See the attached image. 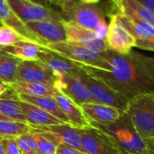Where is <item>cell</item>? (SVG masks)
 <instances>
[{
  "label": "cell",
  "mask_w": 154,
  "mask_h": 154,
  "mask_svg": "<svg viewBox=\"0 0 154 154\" xmlns=\"http://www.w3.org/2000/svg\"><path fill=\"white\" fill-rule=\"evenodd\" d=\"M80 67L128 100L154 93V60L135 51L119 54L108 50L92 66Z\"/></svg>",
  "instance_id": "1"
},
{
  "label": "cell",
  "mask_w": 154,
  "mask_h": 154,
  "mask_svg": "<svg viewBox=\"0 0 154 154\" xmlns=\"http://www.w3.org/2000/svg\"><path fill=\"white\" fill-rule=\"evenodd\" d=\"M89 124L105 133L121 154H141L146 149H152L147 147L146 143L137 134L125 112L114 122L108 124Z\"/></svg>",
  "instance_id": "2"
},
{
  "label": "cell",
  "mask_w": 154,
  "mask_h": 154,
  "mask_svg": "<svg viewBox=\"0 0 154 154\" xmlns=\"http://www.w3.org/2000/svg\"><path fill=\"white\" fill-rule=\"evenodd\" d=\"M64 21H70L87 30L93 32L98 39H105L108 23L104 11L95 4L71 1L64 4L60 12Z\"/></svg>",
  "instance_id": "3"
},
{
  "label": "cell",
  "mask_w": 154,
  "mask_h": 154,
  "mask_svg": "<svg viewBox=\"0 0 154 154\" xmlns=\"http://www.w3.org/2000/svg\"><path fill=\"white\" fill-rule=\"evenodd\" d=\"M125 113L147 147L154 149V93L140 94L131 98Z\"/></svg>",
  "instance_id": "4"
},
{
  "label": "cell",
  "mask_w": 154,
  "mask_h": 154,
  "mask_svg": "<svg viewBox=\"0 0 154 154\" xmlns=\"http://www.w3.org/2000/svg\"><path fill=\"white\" fill-rule=\"evenodd\" d=\"M76 77L87 87L96 103L113 106L122 112H125L129 101L128 99L111 89L101 80L87 73L82 69V68Z\"/></svg>",
  "instance_id": "5"
},
{
  "label": "cell",
  "mask_w": 154,
  "mask_h": 154,
  "mask_svg": "<svg viewBox=\"0 0 154 154\" xmlns=\"http://www.w3.org/2000/svg\"><path fill=\"white\" fill-rule=\"evenodd\" d=\"M7 2L24 23L42 21H64L60 12L30 0H7Z\"/></svg>",
  "instance_id": "6"
},
{
  "label": "cell",
  "mask_w": 154,
  "mask_h": 154,
  "mask_svg": "<svg viewBox=\"0 0 154 154\" xmlns=\"http://www.w3.org/2000/svg\"><path fill=\"white\" fill-rule=\"evenodd\" d=\"M58 79V75L39 60H21L17 68L15 81L43 83L55 87Z\"/></svg>",
  "instance_id": "7"
},
{
  "label": "cell",
  "mask_w": 154,
  "mask_h": 154,
  "mask_svg": "<svg viewBox=\"0 0 154 154\" xmlns=\"http://www.w3.org/2000/svg\"><path fill=\"white\" fill-rule=\"evenodd\" d=\"M81 146L86 154H121L112 140L99 129L89 125L80 129Z\"/></svg>",
  "instance_id": "8"
},
{
  "label": "cell",
  "mask_w": 154,
  "mask_h": 154,
  "mask_svg": "<svg viewBox=\"0 0 154 154\" xmlns=\"http://www.w3.org/2000/svg\"><path fill=\"white\" fill-rule=\"evenodd\" d=\"M44 48L71 61L85 66H92L95 64L99 60L102 53L90 51L85 47L68 41L56 43H48Z\"/></svg>",
  "instance_id": "9"
},
{
  "label": "cell",
  "mask_w": 154,
  "mask_h": 154,
  "mask_svg": "<svg viewBox=\"0 0 154 154\" xmlns=\"http://www.w3.org/2000/svg\"><path fill=\"white\" fill-rule=\"evenodd\" d=\"M67 41L79 44L96 52H105L108 51L105 39H98L96 34L70 21H63Z\"/></svg>",
  "instance_id": "10"
},
{
  "label": "cell",
  "mask_w": 154,
  "mask_h": 154,
  "mask_svg": "<svg viewBox=\"0 0 154 154\" xmlns=\"http://www.w3.org/2000/svg\"><path fill=\"white\" fill-rule=\"evenodd\" d=\"M134 40L135 38L120 24L116 15L112 14L106 36L108 50L119 54H127L134 47Z\"/></svg>",
  "instance_id": "11"
},
{
  "label": "cell",
  "mask_w": 154,
  "mask_h": 154,
  "mask_svg": "<svg viewBox=\"0 0 154 154\" xmlns=\"http://www.w3.org/2000/svg\"><path fill=\"white\" fill-rule=\"evenodd\" d=\"M26 27L45 44L67 41L63 21H42L25 23Z\"/></svg>",
  "instance_id": "12"
},
{
  "label": "cell",
  "mask_w": 154,
  "mask_h": 154,
  "mask_svg": "<svg viewBox=\"0 0 154 154\" xmlns=\"http://www.w3.org/2000/svg\"><path fill=\"white\" fill-rule=\"evenodd\" d=\"M55 88L79 106L95 102L89 90L76 76L60 75Z\"/></svg>",
  "instance_id": "13"
},
{
  "label": "cell",
  "mask_w": 154,
  "mask_h": 154,
  "mask_svg": "<svg viewBox=\"0 0 154 154\" xmlns=\"http://www.w3.org/2000/svg\"><path fill=\"white\" fill-rule=\"evenodd\" d=\"M51 69L56 75H71L76 76L80 70V64L71 61L53 51L43 48L39 54L38 60Z\"/></svg>",
  "instance_id": "14"
},
{
  "label": "cell",
  "mask_w": 154,
  "mask_h": 154,
  "mask_svg": "<svg viewBox=\"0 0 154 154\" xmlns=\"http://www.w3.org/2000/svg\"><path fill=\"white\" fill-rule=\"evenodd\" d=\"M0 23L3 25L14 29L26 40L45 47L46 44L41 39L36 37L32 32H31L26 27L25 23L15 14V13L9 5L7 0H0Z\"/></svg>",
  "instance_id": "15"
},
{
  "label": "cell",
  "mask_w": 154,
  "mask_h": 154,
  "mask_svg": "<svg viewBox=\"0 0 154 154\" xmlns=\"http://www.w3.org/2000/svg\"><path fill=\"white\" fill-rule=\"evenodd\" d=\"M81 110L89 123L108 124L116 120L124 112L106 105L89 102L80 105Z\"/></svg>",
  "instance_id": "16"
},
{
  "label": "cell",
  "mask_w": 154,
  "mask_h": 154,
  "mask_svg": "<svg viewBox=\"0 0 154 154\" xmlns=\"http://www.w3.org/2000/svg\"><path fill=\"white\" fill-rule=\"evenodd\" d=\"M14 97L17 100L18 105L24 116L25 122L31 126H50L64 124L60 119L51 116V114L42 110L41 108L22 101L17 98L16 93L14 91Z\"/></svg>",
  "instance_id": "17"
},
{
  "label": "cell",
  "mask_w": 154,
  "mask_h": 154,
  "mask_svg": "<svg viewBox=\"0 0 154 154\" xmlns=\"http://www.w3.org/2000/svg\"><path fill=\"white\" fill-rule=\"evenodd\" d=\"M52 97L56 100L59 107L73 127L83 129L90 125L89 122L85 117L80 106L75 104L71 99H69L59 90L54 94Z\"/></svg>",
  "instance_id": "18"
},
{
  "label": "cell",
  "mask_w": 154,
  "mask_h": 154,
  "mask_svg": "<svg viewBox=\"0 0 154 154\" xmlns=\"http://www.w3.org/2000/svg\"><path fill=\"white\" fill-rule=\"evenodd\" d=\"M41 130L49 132L54 134L61 143L67 144L77 150L83 152L81 146V134L80 129L73 127L69 124H61L58 125L50 126H33Z\"/></svg>",
  "instance_id": "19"
},
{
  "label": "cell",
  "mask_w": 154,
  "mask_h": 154,
  "mask_svg": "<svg viewBox=\"0 0 154 154\" xmlns=\"http://www.w3.org/2000/svg\"><path fill=\"white\" fill-rule=\"evenodd\" d=\"M120 24L134 38H154V25L119 11L115 14Z\"/></svg>",
  "instance_id": "20"
},
{
  "label": "cell",
  "mask_w": 154,
  "mask_h": 154,
  "mask_svg": "<svg viewBox=\"0 0 154 154\" xmlns=\"http://www.w3.org/2000/svg\"><path fill=\"white\" fill-rule=\"evenodd\" d=\"M16 97L20 100L27 102L29 104H32V105L41 108L42 110L51 114V116L60 119L64 124L70 125L69 121L65 116V115L62 113V111L59 107L56 100L52 97H33V96H28V95L18 94V93H16Z\"/></svg>",
  "instance_id": "21"
},
{
  "label": "cell",
  "mask_w": 154,
  "mask_h": 154,
  "mask_svg": "<svg viewBox=\"0 0 154 154\" xmlns=\"http://www.w3.org/2000/svg\"><path fill=\"white\" fill-rule=\"evenodd\" d=\"M43 48L44 47L35 42L23 40L16 42L12 46L0 48V50L7 54H10L19 59L20 60L29 61V60H37L39 54Z\"/></svg>",
  "instance_id": "22"
},
{
  "label": "cell",
  "mask_w": 154,
  "mask_h": 154,
  "mask_svg": "<svg viewBox=\"0 0 154 154\" xmlns=\"http://www.w3.org/2000/svg\"><path fill=\"white\" fill-rule=\"evenodd\" d=\"M8 86L18 94H24L33 97H53L58 91L55 87L43 83L15 81Z\"/></svg>",
  "instance_id": "23"
},
{
  "label": "cell",
  "mask_w": 154,
  "mask_h": 154,
  "mask_svg": "<svg viewBox=\"0 0 154 154\" xmlns=\"http://www.w3.org/2000/svg\"><path fill=\"white\" fill-rule=\"evenodd\" d=\"M0 115L10 121L26 123L18 102L14 97V90L10 88L0 97Z\"/></svg>",
  "instance_id": "24"
},
{
  "label": "cell",
  "mask_w": 154,
  "mask_h": 154,
  "mask_svg": "<svg viewBox=\"0 0 154 154\" xmlns=\"http://www.w3.org/2000/svg\"><path fill=\"white\" fill-rule=\"evenodd\" d=\"M118 11L154 25V12L145 8L136 0H121Z\"/></svg>",
  "instance_id": "25"
},
{
  "label": "cell",
  "mask_w": 154,
  "mask_h": 154,
  "mask_svg": "<svg viewBox=\"0 0 154 154\" xmlns=\"http://www.w3.org/2000/svg\"><path fill=\"white\" fill-rule=\"evenodd\" d=\"M20 60L0 50V81L6 85L15 82Z\"/></svg>",
  "instance_id": "26"
},
{
  "label": "cell",
  "mask_w": 154,
  "mask_h": 154,
  "mask_svg": "<svg viewBox=\"0 0 154 154\" xmlns=\"http://www.w3.org/2000/svg\"><path fill=\"white\" fill-rule=\"evenodd\" d=\"M31 126L27 123L17 121L0 120V138L17 137L29 133Z\"/></svg>",
  "instance_id": "27"
},
{
  "label": "cell",
  "mask_w": 154,
  "mask_h": 154,
  "mask_svg": "<svg viewBox=\"0 0 154 154\" xmlns=\"http://www.w3.org/2000/svg\"><path fill=\"white\" fill-rule=\"evenodd\" d=\"M23 40L26 39L14 29L3 24L0 26V48L12 46L16 42Z\"/></svg>",
  "instance_id": "28"
},
{
  "label": "cell",
  "mask_w": 154,
  "mask_h": 154,
  "mask_svg": "<svg viewBox=\"0 0 154 154\" xmlns=\"http://www.w3.org/2000/svg\"><path fill=\"white\" fill-rule=\"evenodd\" d=\"M15 140L23 154L37 153L36 140L31 132L15 137Z\"/></svg>",
  "instance_id": "29"
},
{
  "label": "cell",
  "mask_w": 154,
  "mask_h": 154,
  "mask_svg": "<svg viewBox=\"0 0 154 154\" xmlns=\"http://www.w3.org/2000/svg\"><path fill=\"white\" fill-rule=\"evenodd\" d=\"M30 132L34 135L35 140H36V144H37V154H55L57 146L54 143L50 141L48 138L44 137L41 134L30 130Z\"/></svg>",
  "instance_id": "30"
},
{
  "label": "cell",
  "mask_w": 154,
  "mask_h": 154,
  "mask_svg": "<svg viewBox=\"0 0 154 154\" xmlns=\"http://www.w3.org/2000/svg\"><path fill=\"white\" fill-rule=\"evenodd\" d=\"M0 140L5 154H23L16 143L15 137H3Z\"/></svg>",
  "instance_id": "31"
},
{
  "label": "cell",
  "mask_w": 154,
  "mask_h": 154,
  "mask_svg": "<svg viewBox=\"0 0 154 154\" xmlns=\"http://www.w3.org/2000/svg\"><path fill=\"white\" fill-rule=\"evenodd\" d=\"M134 47L145 51H154V38H135Z\"/></svg>",
  "instance_id": "32"
},
{
  "label": "cell",
  "mask_w": 154,
  "mask_h": 154,
  "mask_svg": "<svg viewBox=\"0 0 154 154\" xmlns=\"http://www.w3.org/2000/svg\"><path fill=\"white\" fill-rule=\"evenodd\" d=\"M55 154H86L85 152L77 150L73 147H70L67 144L64 143H60L57 146L56 153Z\"/></svg>",
  "instance_id": "33"
},
{
  "label": "cell",
  "mask_w": 154,
  "mask_h": 154,
  "mask_svg": "<svg viewBox=\"0 0 154 154\" xmlns=\"http://www.w3.org/2000/svg\"><path fill=\"white\" fill-rule=\"evenodd\" d=\"M136 1L145 8L154 12V0H136Z\"/></svg>",
  "instance_id": "34"
},
{
  "label": "cell",
  "mask_w": 154,
  "mask_h": 154,
  "mask_svg": "<svg viewBox=\"0 0 154 154\" xmlns=\"http://www.w3.org/2000/svg\"><path fill=\"white\" fill-rule=\"evenodd\" d=\"M30 1L39 4L41 5H43V6H47V7H50V5H51V0H30Z\"/></svg>",
  "instance_id": "35"
},
{
  "label": "cell",
  "mask_w": 154,
  "mask_h": 154,
  "mask_svg": "<svg viewBox=\"0 0 154 154\" xmlns=\"http://www.w3.org/2000/svg\"><path fill=\"white\" fill-rule=\"evenodd\" d=\"M71 1H74V0H51V4H55L59 5L60 7H61L64 4L71 2Z\"/></svg>",
  "instance_id": "36"
},
{
  "label": "cell",
  "mask_w": 154,
  "mask_h": 154,
  "mask_svg": "<svg viewBox=\"0 0 154 154\" xmlns=\"http://www.w3.org/2000/svg\"><path fill=\"white\" fill-rule=\"evenodd\" d=\"M8 88H9V86H8V85H6V84L3 83L2 81H0V97H1Z\"/></svg>",
  "instance_id": "37"
},
{
  "label": "cell",
  "mask_w": 154,
  "mask_h": 154,
  "mask_svg": "<svg viewBox=\"0 0 154 154\" xmlns=\"http://www.w3.org/2000/svg\"><path fill=\"white\" fill-rule=\"evenodd\" d=\"M83 3H86V4H97L98 3L100 0H79Z\"/></svg>",
  "instance_id": "38"
},
{
  "label": "cell",
  "mask_w": 154,
  "mask_h": 154,
  "mask_svg": "<svg viewBox=\"0 0 154 154\" xmlns=\"http://www.w3.org/2000/svg\"><path fill=\"white\" fill-rule=\"evenodd\" d=\"M113 3H114V5L117 7V9L119 8V6H120V3H121V0H111Z\"/></svg>",
  "instance_id": "39"
},
{
  "label": "cell",
  "mask_w": 154,
  "mask_h": 154,
  "mask_svg": "<svg viewBox=\"0 0 154 154\" xmlns=\"http://www.w3.org/2000/svg\"><path fill=\"white\" fill-rule=\"evenodd\" d=\"M0 154H5V151H4V149H3L2 143H1V140H0Z\"/></svg>",
  "instance_id": "40"
},
{
  "label": "cell",
  "mask_w": 154,
  "mask_h": 154,
  "mask_svg": "<svg viewBox=\"0 0 154 154\" xmlns=\"http://www.w3.org/2000/svg\"><path fill=\"white\" fill-rule=\"evenodd\" d=\"M33 154H37V153H33Z\"/></svg>",
  "instance_id": "41"
}]
</instances>
